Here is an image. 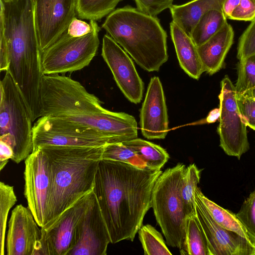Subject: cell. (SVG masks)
<instances>
[{
  "instance_id": "30bf717a",
  "label": "cell",
  "mask_w": 255,
  "mask_h": 255,
  "mask_svg": "<svg viewBox=\"0 0 255 255\" xmlns=\"http://www.w3.org/2000/svg\"><path fill=\"white\" fill-rule=\"evenodd\" d=\"M94 196L93 191L83 196L53 224L41 228V238L34 255H67L73 246L77 226Z\"/></svg>"
},
{
  "instance_id": "83f0119b",
  "label": "cell",
  "mask_w": 255,
  "mask_h": 255,
  "mask_svg": "<svg viewBox=\"0 0 255 255\" xmlns=\"http://www.w3.org/2000/svg\"><path fill=\"white\" fill-rule=\"evenodd\" d=\"M200 173L201 170L194 163L185 168L181 194L184 209L187 217L196 213L195 191L200 182Z\"/></svg>"
},
{
  "instance_id": "ac0fdd59",
  "label": "cell",
  "mask_w": 255,
  "mask_h": 255,
  "mask_svg": "<svg viewBox=\"0 0 255 255\" xmlns=\"http://www.w3.org/2000/svg\"><path fill=\"white\" fill-rule=\"evenodd\" d=\"M58 117L94 128L117 142H124L137 137V126L135 118L125 113L106 110L98 113Z\"/></svg>"
},
{
  "instance_id": "cb8c5ba5",
  "label": "cell",
  "mask_w": 255,
  "mask_h": 255,
  "mask_svg": "<svg viewBox=\"0 0 255 255\" xmlns=\"http://www.w3.org/2000/svg\"><path fill=\"white\" fill-rule=\"evenodd\" d=\"M223 11L211 10L205 13L194 26L190 37L198 47L216 34L227 22Z\"/></svg>"
},
{
  "instance_id": "1f68e13d",
  "label": "cell",
  "mask_w": 255,
  "mask_h": 255,
  "mask_svg": "<svg viewBox=\"0 0 255 255\" xmlns=\"http://www.w3.org/2000/svg\"><path fill=\"white\" fill-rule=\"evenodd\" d=\"M236 216L245 228L249 241L255 245V190L244 201Z\"/></svg>"
},
{
  "instance_id": "e575fe53",
  "label": "cell",
  "mask_w": 255,
  "mask_h": 255,
  "mask_svg": "<svg viewBox=\"0 0 255 255\" xmlns=\"http://www.w3.org/2000/svg\"><path fill=\"white\" fill-rule=\"evenodd\" d=\"M136 8L143 13L156 16L164 10L169 8L174 0H134Z\"/></svg>"
},
{
  "instance_id": "ab89813d",
  "label": "cell",
  "mask_w": 255,
  "mask_h": 255,
  "mask_svg": "<svg viewBox=\"0 0 255 255\" xmlns=\"http://www.w3.org/2000/svg\"><path fill=\"white\" fill-rule=\"evenodd\" d=\"M241 0H226L223 6V12L229 18L234 9L240 4Z\"/></svg>"
},
{
  "instance_id": "d590c367",
  "label": "cell",
  "mask_w": 255,
  "mask_h": 255,
  "mask_svg": "<svg viewBox=\"0 0 255 255\" xmlns=\"http://www.w3.org/2000/svg\"><path fill=\"white\" fill-rule=\"evenodd\" d=\"M255 18V0H241L229 19L237 20L252 21Z\"/></svg>"
},
{
  "instance_id": "5bb4252c",
  "label": "cell",
  "mask_w": 255,
  "mask_h": 255,
  "mask_svg": "<svg viewBox=\"0 0 255 255\" xmlns=\"http://www.w3.org/2000/svg\"><path fill=\"white\" fill-rule=\"evenodd\" d=\"M109 243L110 234L95 195L77 226L73 246L67 255H106Z\"/></svg>"
},
{
  "instance_id": "4dcf8cb0",
  "label": "cell",
  "mask_w": 255,
  "mask_h": 255,
  "mask_svg": "<svg viewBox=\"0 0 255 255\" xmlns=\"http://www.w3.org/2000/svg\"><path fill=\"white\" fill-rule=\"evenodd\" d=\"M17 201L13 187L0 182V255H4V238L8 214Z\"/></svg>"
},
{
  "instance_id": "d6a6232c",
  "label": "cell",
  "mask_w": 255,
  "mask_h": 255,
  "mask_svg": "<svg viewBox=\"0 0 255 255\" xmlns=\"http://www.w3.org/2000/svg\"><path fill=\"white\" fill-rule=\"evenodd\" d=\"M255 54V18L240 38L237 58L241 60Z\"/></svg>"
},
{
  "instance_id": "44dd1931",
  "label": "cell",
  "mask_w": 255,
  "mask_h": 255,
  "mask_svg": "<svg viewBox=\"0 0 255 255\" xmlns=\"http://www.w3.org/2000/svg\"><path fill=\"white\" fill-rule=\"evenodd\" d=\"M226 0H193L181 5L173 4L170 8L172 21L187 34L191 32L200 18L211 10L223 11Z\"/></svg>"
},
{
  "instance_id": "2e32d148",
  "label": "cell",
  "mask_w": 255,
  "mask_h": 255,
  "mask_svg": "<svg viewBox=\"0 0 255 255\" xmlns=\"http://www.w3.org/2000/svg\"><path fill=\"white\" fill-rule=\"evenodd\" d=\"M28 209L17 205L11 211L6 237L7 255H34L41 230Z\"/></svg>"
},
{
  "instance_id": "f35d334b",
  "label": "cell",
  "mask_w": 255,
  "mask_h": 255,
  "mask_svg": "<svg viewBox=\"0 0 255 255\" xmlns=\"http://www.w3.org/2000/svg\"><path fill=\"white\" fill-rule=\"evenodd\" d=\"M12 148L6 143L0 140V170L5 167L9 159L13 156Z\"/></svg>"
},
{
  "instance_id": "836d02e7",
  "label": "cell",
  "mask_w": 255,
  "mask_h": 255,
  "mask_svg": "<svg viewBox=\"0 0 255 255\" xmlns=\"http://www.w3.org/2000/svg\"><path fill=\"white\" fill-rule=\"evenodd\" d=\"M239 110L247 126L255 131V99L236 96Z\"/></svg>"
},
{
  "instance_id": "ba28073f",
  "label": "cell",
  "mask_w": 255,
  "mask_h": 255,
  "mask_svg": "<svg viewBox=\"0 0 255 255\" xmlns=\"http://www.w3.org/2000/svg\"><path fill=\"white\" fill-rule=\"evenodd\" d=\"M90 23L92 29L89 33L73 37L66 32L41 53L43 74L73 72L90 64L99 48L100 30L96 21L90 20Z\"/></svg>"
},
{
  "instance_id": "9a60e30c",
  "label": "cell",
  "mask_w": 255,
  "mask_h": 255,
  "mask_svg": "<svg viewBox=\"0 0 255 255\" xmlns=\"http://www.w3.org/2000/svg\"><path fill=\"white\" fill-rule=\"evenodd\" d=\"M196 212L211 255H255V245L237 233L219 225L195 193Z\"/></svg>"
},
{
  "instance_id": "9c48e42d",
  "label": "cell",
  "mask_w": 255,
  "mask_h": 255,
  "mask_svg": "<svg viewBox=\"0 0 255 255\" xmlns=\"http://www.w3.org/2000/svg\"><path fill=\"white\" fill-rule=\"evenodd\" d=\"M220 116L218 133L220 146L229 156L239 159L250 148L247 126L240 114L235 86L228 75L221 82Z\"/></svg>"
},
{
  "instance_id": "4316f807",
  "label": "cell",
  "mask_w": 255,
  "mask_h": 255,
  "mask_svg": "<svg viewBox=\"0 0 255 255\" xmlns=\"http://www.w3.org/2000/svg\"><path fill=\"white\" fill-rule=\"evenodd\" d=\"M237 69L236 96L255 99V54L240 60Z\"/></svg>"
},
{
  "instance_id": "52a82bcc",
  "label": "cell",
  "mask_w": 255,
  "mask_h": 255,
  "mask_svg": "<svg viewBox=\"0 0 255 255\" xmlns=\"http://www.w3.org/2000/svg\"><path fill=\"white\" fill-rule=\"evenodd\" d=\"M39 97L40 118L95 114L107 110L80 83L59 74L43 75Z\"/></svg>"
},
{
  "instance_id": "3957f363",
  "label": "cell",
  "mask_w": 255,
  "mask_h": 255,
  "mask_svg": "<svg viewBox=\"0 0 255 255\" xmlns=\"http://www.w3.org/2000/svg\"><path fill=\"white\" fill-rule=\"evenodd\" d=\"M44 146L51 171L47 228L83 196L93 190L103 147Z\"/></svg>"
},
{
  "instance_id": "7c38bea8",
  "label": "cell",
  "mask_w": 255,
  "mask_h": 255,
  "mask_svg": "<svg viewBox=\"0 0 255 255\" xmlns=\"http://www.w3.org/2000/svg\"><path fill=\"white\" fill-rule=\"evenodd\" d=\"M34 19L42 53L67 30L76 17L77 0H33Z\"/></svg>"
},
{
  "instance_id": "60d3db41",
  "label": "cell",
  "mask_w": 255,
  "mask_h": 255,
  "mask_svg": "<svg viewBox=\"0 0 255 255\" xmlns=\"http://www.w3.org/2000/svg\"><path fill=\"white\" fill-rule=\"evenodd\" d=\"M220 112V108L212 110L209 112L206 119L205 122L208 124L215 123L219 119Z\"/></svg>"
},
{
  "instance_id": "7bdbcfd3",
  "label": "cell",
  "mask_w": 255,
  "mask_h": 255,
  "mask_svg": "<svg viewBox=\"0 0 255 255\" xmlns=\"http://www.w3.org/2000/svg\"></svg>"
},
{
  "instance_id": "ffe728a7",
  "label": "cell",
  "mask_w": 255,
  "mask_h": 255,
  "mask_svg": "<svg viewBox=\"0 0 255 255\" xmlns=\"http://www.w3.org/2000/svg\"><path fill=\"white\" fill-rule=\"evenodd\" d=\"M170 30L181 67L190 77L198 80L204 71L197 47L191 37L173 21Z\"/></svg>"
},
{
  "instance_id": "d4e9b609",
  "label": "cell",
  "mask_w": 255,
  "mask_h": 255,
  "mask_svg": "<svg viewBox=\"0 0 255 255\" xmlns=\"http://www.w3.org/2000/svg\"><path fill=\"white\" fill-rule=\"evenodd\" d=\"M195 193L202 201L213 219L219 225L225 229L234 231L249 240L247 233L236 214H234L231 211L224 209L209 199L198 187L196 189Z\"/></svg>"
},
{
  "instance_id": "7402d4cb",
  "label": "cell",
  "mask_w": 255,
  "mask_h": 255,
  "mask_svg": "<svg viewBox=\"0 0 255 255\" xmlns=\"http://www.w3.org/2000/svg\"><path fill=\"white\" fill-rule=\"evenodd\" d=\"M123 143L133 150L149 169H160L169 158L163 148L141 138L136 137Z\"/></svg>"
},
{
  "instance_id": "74e56055",
  "label": "cell",
  "mask_w": 255,
  "mask_h": 255,
  "mask_svg": "<svg viewBox=\"0 0 255 255\" xmlns=\"http://www.w3.org/2000/svg\"><path fill=\"white\" fill-rule=\"evenodd\" d=\"M0 70L7 71L9 66V57L7 43L2 27L0 26Z\"/></svg>"
},
{
  "instance_id": "e0dca14e",
  "label": "cell",
  "mask_w": 255,
  "mask_h": 255,
  "mask_svg": "<svg viewBox=\"0 0 255 255\" xmlns=\"http://www.w3.org/2000/svg\"><path fill=\"white\" fill-rule=\"evenodd\" d=\"M142 135L148 139H164L168 130V118L164 93L158 77L148 84L140 113Z\"/></svg>"
},
{
  "instance_id": "5b68a950",
  "label": "cell",
  "mask_w": 255,
  "mask_h": 255,
  "mask_svg": "<svg viewBox=\"0 0 255 255\" xmlns=\"http://www.w3.org/2000/svg\"><path fill=\"white\" fill-rule=\"evenodd\" d=\"M185 166L179 163L166 169L156 179L151 195V208L165 237L166 243L182 249L187 216L181 194Z\"/></svg>"
},
{
  "instance_id": "f1b7e54d",
  "label": "cell",
  "mask_w": 255,
  "mask_h": 255,
  "mask_svg": "<svg viewBox=\"0 0 255 255\" xmlns=\"http://www.w3.org/2000/svg\"><path fill=\"white\" fill-rule=\"evenodd\" d=\"M138 233L144 255H172L161 234L151 225H142Z\"/></svg>"
},
{
  "instance_id": "8992f818",
  "label": "cell",
  "mask_w": 255,
  "mask_h": 255,
  "mask_svg": "<svg viewBox=\"0 0 255 255\" xmlns=\"http://www.w3.org/2000/svg\"><path fill=\"white\" fill-rule=\"evenodd\" d=\"M0 140L13 150L11 160H25L32 152V120L25 101L9 73L0 82Z\"/></svg>"
},
{
  "instance_id": "b9f144b4",
  "label": "cell",
  "mask_w": 255,
  "mask_h": 255,
  "mask_svg": "<svg viewBox=\"0 0 255 255\" xmlns=\"http://www.w3.org/2000/svg\"><path fill=\"white\" fill-rule=\"evenodd\" d=\"M3 1H10V0H1Z\"/></svg>"
},
{
  "instance_id": "8d00e7d4",
  "label": "cell",
  "mask_w": 255,
  "mask_h": 255,
  "mask_svg": "<svg viewBox=\"0 0 255 255\" xmlns=\"http://www.w3.org/2000/svg\"><path fill=\"white\" fill-rule=\"evenodd\" d=\"M92 29L91 23L79 19L76 17L70 22L67 33L73 37H80L89 33Z\"/></svg>"
},
{
  "instance_id": "4fadbf2b",
  "label": "cell",
  "mask_w": 255,
  "mask_h": 255,
  "mask_svg": "<svg viewBox=\"0 0 255 255\" xmlns=\"http://www.w3.org/2000/svg\"><path fill=\"white\" fill-rule=\"evenodd\" d=\"M101 55L125 96L131 103H140L143 83L128 54L108 34L103 38Z\"/></svg>"
},
{
  "instance_id": "603a6c76",
  "label": "cell",
  "mask_w": 255,
  "mask_h": 255,
  "mask_svg": "<svg viewBox=\"0 0 255 255\" xmlns=\"http://www.w3.org/2000/svg\"><path fill=\"white\" fill-rule=\"evenodd\" d=\"M181 254L211 255L207 239L196 213L187 217L185 238Z\"/></svg>"
},
{
  "instance_id": "484cf974",
  "label": "cell",
  "mask_w": 255,
  "mask_h": 255,
  "mask_svg": "<svg viewBox=\"0 0 255 255\" xmlns=\"http://www.w3.org/2000/svg\"><path fill=\"white\" fill-rule=\"evenodd\" d=\"M122 0H77L76 13L82 19L97 21L115 10Z\"/></svg>"
},
{
  "instance_id": "8fae6325",
  "label": "cell",
  "mask_w": 255,
  "mask_h": 255,
  "mask_svg": "<svg viewBox=\"0 0 255 255\" xmlns=\"http://www.w3.org/2000/svg\"><path fill=\"white\" fill-rule=\"evenodd\" d=\"M24 195L28 208L40 227L46 222L51 187L49 161L40 148L33 150L25 160Z\"/></svg>"
},
{
  "instance_id": "7a4b0ae2",
  "label": "cell",
  "mask_w": 255,
  "mask_h": 255,
  "mask_svg": "<svg viewBox=\"0 0 255 255\" xmlns=\"http://www.w3.org/2000/svg\"><path fill=\"white\" fill-rule=\"evenodd\" d=\"M0 26L9 57L7 71L17 85L34 122L40 117L39 90L43 74L33 1L0 0Z\"/></svg>"
},
{
  "instance_id": "277c9868",
  "label": "cell",
  "mask_w": 255,
  "mask_h": 255,
  "mask_svg": "<svg viewBox=\"0 0 255 255\" xmlns=\"http://www.w3.org/2000/svg\"><path fill=\"white\" fill-rule=\"evenodd\" d=\"M102 27L144 70L157 71L167 61V34L156 16L128 5L109 14Z\"/></svg>"
},
{
  "instance_id": "6da1fadb",
  "label": "cell",
  "mask_w": 255,
  "mask_h": 255,
  "mask_svg": "<svg viewBox=\"0 0 255 255\" xmlns=\"http://www.w3.org/2000/svg\"><path fill=\"white\" fill-rule=\"evenodd\" d=\"M160 169L101 159L93 192L107 225L111 243L133 241L151 208V195Z\"/></svg>"
},
{
  "instance_id": "d6986e66",
  "label": "cell",
  "mask_w": 255,
  "mask_h": 255,
  "mask_svg": "<svg viewBox=\"0 0 255 255\" xmlns=\"http://www.w3.org/2000/svg\"><path fill=\"white\" fill-rule=\"evenodd\" d=\"M234 36L232 27L227 22L216 34L197 47L204 72L213 75L223 67Z\"/></svg>"
},
{
  "instance_id": "f546056e",
  "label": "cell",
  "mask_w": 255,
  "mask_h": 255,
  "mask_svg": "<svg viewBox=\"0 0 255 255\" xmlns=\"http://www.w3.org/2000/svg\"><path fill=\"white\" fill-rule=\"evenodd\" d=\"M102 159L128 163L141 168H147L136 153L123 142L109 143L103 147Z\"/></svg>"
}]
</instances>
